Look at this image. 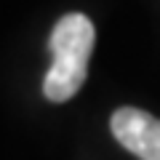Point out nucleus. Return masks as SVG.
Masks as SVG:
<instances>
[{
	"instance_id": "obj_2",
	"label": "nucleus",
	"mask_w": 160,
	"mask_h": 160,
	"mask_svg": "<svg viewBox=\"0 0 160 160\" xmlns=\"http://www.w3.org/2000/svg\"><path fill=\"white\" fill-rule=\"evenodd\" d=\"M112 136L142 160H160V120L136 107H120L109 120Z\"/></svg>"
},
{
	"instance_id": "obj_1",
	"label": "nucleus",
	"mask_w": 160,
	"mask_h": 160,
	"mask_svg": "<svg viewBox=\"0 0 160 160\" xmlns=\"http://www.w3.org/2000/svg\"><path fill=\"white\" fill-rule=\"evenodd\" d=\"M93 29L91 19L83 13H67L56 22L51 32V51L53 64L46 72L43 93L51 102H67L80 91L88 75V59L93 51Z\"/></svg>"
}]
</instances>
